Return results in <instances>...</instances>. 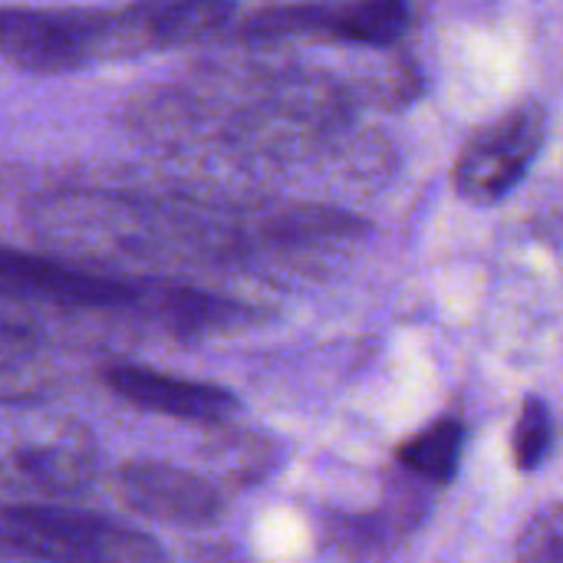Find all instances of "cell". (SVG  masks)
I'll return each mask as SVG.
<instances>
[{
  "label": "cell",
  "mask_w": 563,
  "mask_h": 563,
  "mask_svg": "<svg viewBox=\"0 0 563 563\" xmlns=\"http://www.w3.org/2000/svg\"><path fill=\"white\" fill-rule=\"evenodd\" d=\"M465 429L455 419H439L399 449V462L432 485H449L459 472Z\"/></svg>",
  "instance_id": "cell-10"
},
{
  "label": "cell",
  "mask_w": 563,
  "mask_h": 563,
  "mask_svg": "<svg viewBox=\"0 0 563 563\" xmlns=\"http://www.w3.org/2000/svg\"><path fill=\"white\" fill-rule=\"evenodd\" d=\"M112 492L129 511L162 525L208 528L224 515V498L208 478L162 462L122 465L112 475Z\"/></svg>",
  "instance_id": "cell-5"
},
{
  "label": "cell",
  "mask_w": 563,
  "mask_h": 563,
  "mask_svg": "<svg viewBox=\"0 0 563 563\" xmlns=\"http://www.w3.org/2000/svg\"><path fill=\"white\" fill-rule=\"evenodd\" d=\"M109 386L132 406L185 422L218 426L238 412V399L211 383L168 376L148 366H115L109 369Z\"/></svg>",
  "instance_id": "cell-8"
},
{
  "label": "cell",
  "mask_w": 563,
  "mask_h": 563,
  "mask_svg": "<svg viewBox=\"0 0 563 563\" xmlns=\"http://www.w3.org/2000/svg\"><path fill=\"white\" fill-rule=\"evenodd\" d=\"M548 139V115L541 106H518L482 129L455 165V188L475 205L501 201L531 168Z\"/></svg>",
  "instance_id": "cell-3"
},
{
  "label": "cell",
  "mask_w": 563,
  "mask_h": 563,
  "mask_svg": "<svg viewBox=\"0 0 563 563\" xmlns=\"http://www.w3.org/2000/svg\"><path fill=\"white\" fill-rule=\"evenodd\" d=\"M0 294L16 303L36 300L66 310H112L139 300V290L122 280L16 251H0Z\"/></svg>",
  "instance_id": "cell-7"
},
{
  "label": "cell",
  "mask_w": 563,
  "mask_h": 563,
  "mask_svg": "<svg viewBox=\"0 0 563 563\" xmlns=\"http://www.w3.org/2000/svg\"><path fill=\"white\" fill-rule=\"evenodd\" d=\"M521 558L538 563H561L563 561V528L561 511H548L544 518L534 521V528L521 541Z\"/></svg>",
  "instance_id": "cell-12"
},
{
  "label": "cell",
  "mask_w": 563,
  "mask_h": 563,
  "mask_svg": "<svg viewBox=\"0 0 563 563\" xmlns=\"http://www.w3.org/2000/svg\"><path fill=\"white\" fill-rule=\"evenodd\" d=\"M228 23V0H135L122 10L96 13V59L188 46L221 33Z\"/></svg>",
  "instance_id": "cell-2"
},
{
  "label": "cell",
  "mask_w": 563,
  "mask_h": 563,
  "mask_svg": "<svg viewBox=\"0 0 563 563\" xmlns=\"http://www.w3.org/2000/svg\"><path fill=\"white\" fill-rule=\"evenodd\" d=\"M406 0H353L343 7H277L251 16L244 36H323L343 43H393L406 30Z\"/></svg>",
  "instance_id": "cell-6"
},
{
  "label": "cell",
  "mask_w": 563,
  "mask_h": 563,
  "mask_svg": "<svg viewBox=\"0 0 563 563\" xmlns=\"http://www.w3.org/2000/svg\"><path fill=\"white\" fill-rule=\"evenodd\" d=\"M0 53L33 73H66L96 63V13L3 7Z\"/></svg>",
  "instance_id": "cell-4"
},
{
  "label": "cell",
  "mask_w": 563,
  "mask_h": 563,
  "mask_svg": "<svg viewBox=\"0 0 563 563\" xmlns=\"http://www.w3.org/2000/svg\"><path fill=\"white\" fill-rule=\"evenodd\" d=\"M142 300H148V310L172 330V333H185V336H205V333H224V330H238L251 320V310L234 303V300H221L201 290H188V287H162L152 297L139 290Z\"/></svg>",
  "instance_id": "cell-9"
},
{
  "label": "cell",
  "mask_w": 563,
  "mask_h": 563,
  "mask_svg": "<svg viewBox=\"0 0 563 563\" xmlns=\"http://www.w3.org/2000/svg\"><path fill=\"white\" fill-rule=\"evenodd\" d=\"M0 544L13 554L40 561L135 563L162 558V548L132 528L46 505H20L0 511Z\"/></svg>",
  "instance_id": "cell-1"
},
{
  "label": "cell",
  "mask_w": 563,
  "mask_h": 563,
  "mask_svg": "<svg viewBox=\"0 0 563 563\" xmlns=\"http://www.w3.org/2000/svg\"><path fill=\"white\" fill-rule=\"evenodd\" d=\"M554 445V419L541 399H528L515 432V462L521 472H534Z\"/></svg>",
  "instance_id": "cell-11"
}]
</instances>
